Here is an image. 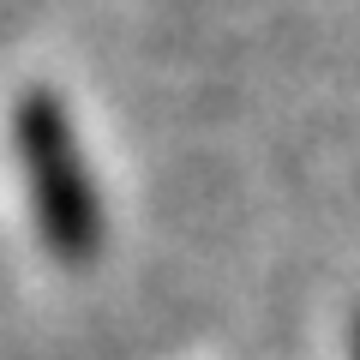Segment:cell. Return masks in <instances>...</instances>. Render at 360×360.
Masks as SVG:
<instances>
[{"label":"cell","mask_w":360,"mask_h":360,"mask_svg":"<svg viewBox=\"0 0 360 360\" xmlns=\"http://www.w3.org/2000/svg\"><path fill=\"white\" fill-rule=\"evenodd\" d=\"M13 150L30 186L42 246L60 264H90L103 252V205H96V180L78 150V127L54 90H25L13 103Z\"/></svg>","instance_id":"obj_1"},{"label":"cell","mask_w":360,"mask_h":360,"mask_svg":"<svg viewBox=\"0 0 360 360\" xmlns=\"http://www.w3.org/2000/svg\"><path fill=\"white\" fill-rule=\"evenodd\" d=\"M354 360H360V319H354Z\"/></svg>","instance_id":"obj_2"}]
</instances>
